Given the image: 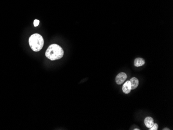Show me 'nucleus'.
Segmentation results:
<instances>
[{
	"mask_svg": "<svg viewBox=\"0 0 173 130\" xmlns=\"http://www.w3.org/2000/svg\"><path fill=\"white\" fill-rule=\"evenodd\" d=\"M127 78V74L124 73V72H121L119 74H118L117 75V76L116 77V82L118 85H121L123 84L124 81L126 80Z\"/></svg>",
	"mask_w": 173,
	"mask_h": 130,
	"instance_id": "obj_3",
	"label": "nucleus"
},
{
	"mask_svg": "<svg viewBox=\"0 0 173 130\" xmlns=\"http://www.w3.org/2000/svg\"><path fill=\"white\" fill-rule=\"evenodd\" d=\"M163 130H170V129H168V128H164Z\"/></svg>",
	"mask_w": 173,
	"mask_h": 130,
	"instance_id": "obj_10",
	"label": "nucleus"
},
{
	"mask_svg": "<svg viewBox=\"0 0 173 130\" xmlns=\"http://www.w3.org/2000/svg\"><path fill=\"white\" fill-rule=\"evenodd\" d=\"M145 63V61L144 59L141 58H138L134 60V66L136 67H140L144 65Z\"/></svg>",
	"mask_w": 173,
	"mask_h": 130,
	"instance_id": "obj_7",
	"label": "nucleus"
},
{
	"mask_svg": "<svg viewBox=\"0 0 173 130\" xmlns=\"http://www.w3.org/2000/svg\"><path fill=\"white\" fill-rule=\"evenodd\" d=\"M144 123L145 126L148 128H151L154 125V120L153 118L150 117H147L145 119Z\"/></svg>",
	"mask_w": 173,
	"mask_h": 130,
	"instance_id": "obj_5",
	"label": "nucleus"
},
{
	"mask_svg": "<svg viewBox=\"0 0 173 130\" xmlns=\"http://www.w3.org/2000/svg\"><path fill=\"white\" fill-rule=\"evenodd\" d=\"M134 130H140V129H135Z\"/></svg>",
	"mask_w": 173,
	"mask_h": 130,
	"instance_id": "obj_11",
	"label": "nucleus"
},
{
	"mask_svg": "<svg viewBox=\"0 0 173 130\" xmlns=\"http://www.w3.org/2000/svg\"><path fill=\"white\" fill-rule=\"evenodd\" d=\"M29 43L32 50L37 52L43 48L44 44V40L41 35L35 33L31 35L29 39Z\"/></svg>",
	"mask_w": 173,
	"mask_h": 130,
	"instance_id": "obj_2",
	"label": "nucleus"
},
{
	"mask_svg": "<svg viewBox=\"0 0 173 130\" xmlns=\"http://www.w3.org/2000/svg\"><path fill=\"white\" fill-rule=\"evenodd\" d=\"M64 51L62 48L57 44H52L48 47L45 52L46 57L51 61L61 59L63 56Z\"/></svg>",
	"mask_w": 173,
	"mask_h": 130,
	"instance_id": "obj_1",
	"label": "nucleus"
},
{
	"mask_svg": "<svg viewBox=\"0 0 173 130\" xmlns=\"http://www.w3.org/2000/svg\"><path fill=\"white\" fill-rule=\"evenodd\" d=\"M150 130H158V125L157 124H154V126L149 129Z\"/></svg>",
	"mask_w": 173,
	"mask_h": 130,
	"instance_id": "obj_8",
	"label": "nucleus"
},
{
	"mask_svg": "<svg viewBox=\"0 0 173 130\" xmlns=\"http://www.w3.org/2000/svg\"><path fill=\"white\" fill-rule=\"evenodd\" d=\"M130 81L131 85V90H134L138 87V84H139V81H138L137 78L133 77L130 79Z\"/></svg>",
	"mask_w": 173,
	"mask_h": 130,
	"instance_id": "obj_6",
	"label": "nucleus"
},
{
	"mask_svg": "<svg viewBox=\"0 0 173 130\" xmlns=\"http://www.w3.org/2000/svg\"><path fill=\"white\" fill-rule=\"evenodd\" d=\"M123 92L125 94H129L131 91V85L130 81H126L122 87Z\"/></svg>",
	"mask_w": 173,
	"mask_h": 130,
	"instance_id": "obj_4",
	"label": "nucleus"
},
{
	"mask_svg": "<svg viewBox=\"0 0 173 130\" xmlns=\"http://www.w3.org/2000/svg\"><path fill=\"white\" fill-rule=\"evenodd\" d=\"M39 23V21L38 20H34V26H37L38 25Z\"/></svg>",
	"mask_w": 173,
	"mask_h": 130,
	"instance_id": "obj_9",
	"label": "nucleus"
}]
</instances>
